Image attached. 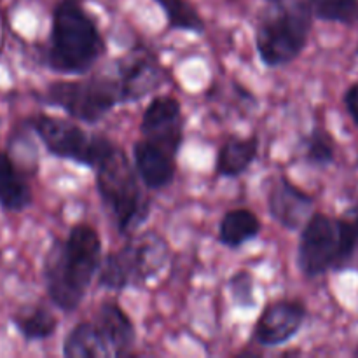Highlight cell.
I'll list each match as a JSON object with an SVG mask.
<instances>
[{"label": "cell", "instance_id": "obj_12", "mask_svg": "<svg viewBox=\"0 0 358 358\" xmlns=\"http://www.w3.org/2000/svg\"><path fill=\"white\" fill-rule=\"evenodd\" d=\"M268 206L273 219L289 231L303 227L310 220L313 198L301 191L297 185L287 180L285 177L278 178L271 187L268 196Z\"/></svg>", "mask_w": 358, "mask_h": 358}, {"label": "cell", "instance_id": "obj_21", "mask_svg": "<svg viewBox=\"0 0 358 358\" xmlns=\"http://www.w3.org/2000/svg\"><path fill=\"white\" fill-rule=\"evenodd\" d=\"M311 7L325 21L352 23L358 17V0H311Z\"/></svg>", "mask_w": 358, "mask_h": 358}, {"label": "cell", "instance_id": "obj_15", "mask_svg": "<svg viewBox=\"0 0 358 358\" xmlns=\"http://www.w3.org/2000/svg\"><path fill=\"white\" fill-rule=\"evenodd\" d=\"M96 325L107 339L114 357H122L135 343V327L128 315L115 303H103L96 313Z\"/></svg>", "mask_w": 358, "mask_h": 358}, {"label": "cell", "instance_id": "obj_13", "mask_svg": "<svg viewBox=\"0 0 358 358\" xmlns=\"http://www.w3.org/2000/svg\"><path fill=\"white\" fill-rule=\"evenodd\" d=\"M135 170L149 189H163L173 180L175 156L163 147L142 140L135 143L133 149Z\"/></svg>", "mask_w": 358, "mask_h": 358}, {"label": "cell", "instance_id": "obj_24", "mask_svg": "<svg viewBox=\"0 0 358 358\" xmlns=\"http://www.w3.org/2000/svg\"><path fill=\"white\" fill-rule=\"evenodd\" d=\"M345 105L348 114L352 115V119L358 124V83L353 84L345 94Z\"/></svg>", "mask_w": 358, "mask_h": 358}, {"label": "cell", "instance_id": "obj_25", "mask_svg": "<svg viewBox=\"0 0 358 358\" xmlns=\"http://www.w3.org/2000/svg\"><path fill=\"white\" fill-rule=\"evenodd\" d=\"M157 2H159L161 3V6H166V3H170V2H173V0H157Z\"/></svg>", "mask_w": 358, "mask_h": 358}, {"label": "cell", "instance_id": "obj_22", "mask_svg": "<svg viewBox=\"0 0 358 358\" xmlns=\"http://www.w3.org/2000/svg\"><path fill=\"white\" fill-rule=\"evenodd\" d=\"M339 229H341L343 262L346 266L352 261L353 254H355L358 248V206L346 212L339 219Z\"/></svg>", "mask_w": 358, "mask_h": 358}, {"label": "cell", "instance_id": "obj_16", "mask_svg": "<svg viewBox=\"0 0 358 358\" xmlns=\"http://www.w3.org/2000/svg\"><path fill=\"white\" fill-rule=\"evenodd\" d=\"M63 355L69 358H108L114 357V353L96 322H83L65 338Z\"/></svg>", "mask_w": 358, "mask_h": 358}, {"label": "cell", "instance_id": "obj_4", "mask_svg": "<svg viewBox=\"0 0 358 358\" xmlns=\"http://www.w3.org/2000/svg\"><path fill=\"white\" fill-rule=\"evenodd\" d=\"M168 255V245L159 234L147 233L133 238L105 257L100 266L98 285L108 290L147 285L166 268Z\"/></svg>", "mask_w": 358, "mask_h": 358}, {"label": "cell", "instance_id": "obj_23", "mask_svg": "<svg viewBox=\"0 0 358 358\" xmlns=\"http://www.w3.org/2000/svg\"><path fill=\"white\" fill-rule=\"evenodd\" d=\"M229 292L236 306L240 308L255 306L254 276H252L248 271L234 273L233 278L229 280Z\"/></svg>", "mask_w": 358, "mask_h": 358}, {"label": "cell", "instance_id": "obj_17", "mask_svg": "<svg viewBox=\"0 0 358 358\" xmlns=\"http://www.w3.org/2000/svg\"><path fill=\"white\" fill-rule=\"evenodd\" d=\"M259 150L257 136L236 138L231 136L222 143L217 156V173L220 177H240L250 168Z\"/></svg>", "mask_w": 358, "mask_h": 358}, {"label": "cell", "instance_id": "obj_14", "mask_svg": "<svg viewBox=\"0 0 358 358\" xmlns=\"http://www.w3.org/2000/svg\"><path fill=\"white\" fill-rule=\"evenodd\" d=\"M31 187L9 152H0V208L23 212L31 205Z\"/></svg>", "mask_w": 358, "mask_h": 358}, {"label": "cell", "instance_id": "obj_5", "mask_svg": "<svg viewBox=\"0 0 358 358\" xmlns=\"http://www.w3.org/2000/svg\"><path fill=\"white\" fill-rule=\"evenodd\" d=\"M44 101L59 107L77 121L96 122L115 105L124 101V94L117 77H93L87 80L49 84Z\"/></svg>", "mask_w": 358, "mask_h": 358}, {"label": "cell", "instance_id": "obj_18", "mask_svg": "<svg viewBox=\"0 0 358 358\" xmlns=\"http://www.w3.org/2000/svg\"><path fill=\"white\" fill-rule=\"evenodd\" d=\"M259 231H261V222L257 215L247 208H236L227 212L220 220L219 240L226 247L238 248L254 240Z\"/></svg>", "mask_w": 358, "mask_h": 358}, {"label": "cell", "instance_id": "obj_8", "mask_svg": "<svg viewBox=\"0 0 358 358\" xmlns=\"http://www.w3.org/2000/svg\"><path fill=\"white\" fill-rule=\"evenodd\" d=\"M297 261L308 278L324 275L329 269L343 268L339 219H331L325 213L311 215L303 227Z\"/></svg>", "mask_w": 358, "mask_h": 358}, {"label": "cell", "instance_id": "obj_20", "mask_svg": "<svg viewBox=\"0 0 358 358\" xmlns=\"http://www.w3.org/2000/svg\"><path fill=\"white\" fill-rule=\"evenodd\" d=\"M334 140L324 128H315L304 140V157L308 163L327 166L334 161Z\"/></svg>", "mask_w": 358, "mask_h": 358}, {"label": "cell", "instance_id": "obj_9", "mask_svg": "<svg viewBox=\"0 0 358 358\" xmlns=\"http://www.w3.org/2000/svg\"><path fill=\"white\" fill-rule=\"evenodd\" d=\"M142 133L145 140L163 147L170 154L177 156L182 145L184 119L182 108L175 98L156 96L143 112Z\"/></svg>", "mask_w": 358, "mask_h": 358}, {"label": "cell", "instance_id": "obj_1", "mask_svg": "<svg viewBox=\"0 0 358 358\" xmlns=\"http://www.w3.org/2000/svg\"><path fill=\"white\" fill-rule=\"evenodd\" d=\"M100 234L87 224H77L63 241L49 248L44 261V280L52 304L73 311L80 304L100 269Z\"/></svg>", "mask_w": 358, "mask_h": 358}, {"label": "cell", "instance_id": "obj_19", "mask_svg": "<svg viewBox=\"0 0 358 358\" xmlns=\"http://www.w3.org/2000/svg\"><path fill=\"white\" fill-rule=\"evenodd\" d=\"M13 324L24 341H44L51 338L58 327L55 315L44 306H31L13 315Z\"/></svg>", "mask_w": 358, "mask_h": 358}, {"label": "cell", "instance_id": "obj_10", "mask_svg": "<svg viewBox=\"0 0 358 358\" xmlns=\"http://www.w3.org/2000/svg\"><path fill=\"white\" fill-rule=\"evenodd\" d=\"M306 308L297 301L268 304L255 324V341L262 346H280L290 341L303 327Z\"/></svg>", "mask_w": 358, "mask_h": 358}, {"label": "cell", "instance_id": "obj_3", "mask_svg": "<svg viewBox=\"0 0 358 358\" xmlns=\"http://www.w3.org/2000/svg\"><path fill=\"white\" fill-rule=\"evenodd\" d=\"M96 187L122 234L140 229L150 213L135 170L121 149L114 147L96 168Z\"/></svg>", "mask_w": 358, "mask_h": 358}, {"label": "cell", "instance_id": "obj_6", "mask_svg": "<svg viewBox=\"0 0 358 358\" xmlns=\"http://www.w3.org/2000/svg\"><path fill=\"white\" fill-rule=\"evenodd\" d=\"M28 124L49 154L87 168H96L115 147L110 140L87 135L76 122L52 115L37 114L28 121Z\"/></svg>", "mask_w": 358, "mask_h": 358}, {"label": "cell", "instance_id": "obj_7", "mask_svg": "<svg viewBox=\"0 0 358 358\" xmlns=\"http://www.w3.org/2000/svg\"><path fill=\"white\" fill-rule=\"evenodd\" d=\"M308 7H285L266 17L257 30L255 44L268 66H282L301 55L310 35Z\"/></svg>", "mask_w": 358, "mask_h": 358}, {"label": "cell", "instance_id": "obj_11", "mask_svg": "<svg viewBox=\"0 0 358 358\" xmlns=\"http://www.w3.org/2000/svg\"><path fill=\"white\" fill-rule=\"evenodd\" d=\"M117 79L121 83L124 101H136L164 83V70L152 55L140 51L119 63Z\"/></svg>", "mask_w": 358, "mask_h": 358}, {"label": "cell", "instance_id": "obj_2", "mask_svg": "<svg viewBox=\"0 0 358 358\" xmlns=\"http://www.w3.org/2000/svg\"><path fill=\"white\" fill-rule=\"evenodd\" d=\"M105 51L103 38L93 17L79 0H62L52 10L48 66L55 72L77 76L90 70Z\"/></svg>", "mask_w": 358, "mask_h": 358}]
</instances>
